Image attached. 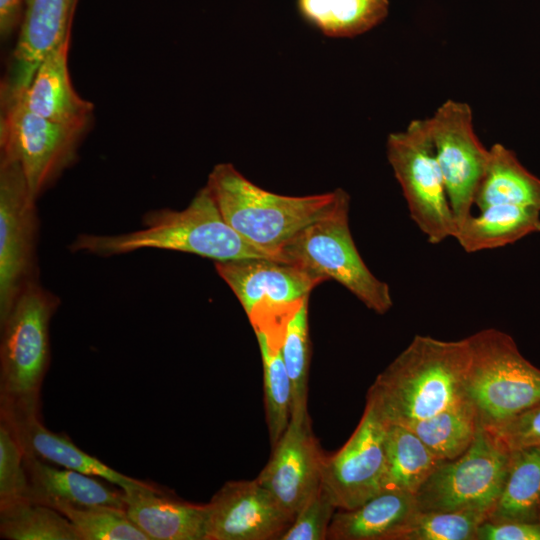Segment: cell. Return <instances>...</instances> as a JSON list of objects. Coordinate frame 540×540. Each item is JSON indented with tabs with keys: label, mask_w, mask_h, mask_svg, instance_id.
Segmentation results:
<instances>
[{
	"label": "cell",
	"mask_w": 540,
	"mask_h": 540,
	"mask_svg": "<svg viewBox=\"0 0 540 540\" xmlns=\"http://www.w3.org/2000/svg\"><path fill=\"white\" fill-rule=\"evenodd\" d=\"M52 508L72 523L80 540H150L124 508L65 503H57Z\"/></svg>",
	"instance_id": "obj_30"
},
{
	"label": "cell",
	"mask_w": 540,
	"mask_h": 540,
	"mask_svg": "<svg viewBox=\"0 0 540 540\" xmlns=\"http://www.w3.org/2000/svg\"><path fill=\"white\" fill-rule=\"evenodd\" d=\"M60 303L56 294L34 282L0 324V415L40 414L50 363L49 326Z\"/></svg>",
	"instance_id": "obj_4"
},
{
	"label": "cell",
	"mask_w": 540,
	"mask_h": 540,
	"mask_svg": "<svg viewBox=\"0 0 540 540\" xmlns=\"http://www.w3.org/2000/svg\"><path fill=\"white\" fill-rule=\"evenodd\" d=\"M474 205L479 211L496 205L540 210V178L525 168L512 150L496 143L489 148L487 167Z\"/></svg>",
	"instance_id": "obj_23"
},
{
	"label": "cell",
	"mask_w": 540,
	"mask_h": 540,
	"mask_svg": "<svg viewBox=\"0 0 540 540\" xmlns=\"http://www.w3.org/2000/svg\"><path fill=\"white\" fill-rule=\"evenodd\" d=\"M417 512L413 494L383 491L354 509L335 512L327 539L397 540Z\"/></svg>",
	"instance_id": "obj_20"
},
{
	"label": "cell",
	"mask_w": 540,
	"mask_h": 540,
	"mask_svg": "<svg viewBox=\"0 0 540 540\" xmlns=\"http://www.w3.org/2000/svg\"><path fill=\"white\" fill-rule=\"evenodd\" d=\"M336 509L331 497L321 485L298 511L279 540H326Z\"/></svg>",
	"instance_id": "obj_34"
},
{
	"label": "cell",
	"mask_w": 540,
	"mask_h": 540,
	"mask_svg": "<svg viewBox=\"0 0 540 540\" xmlns=\"http://www.w3.org/2000/svg\"><path fill=\"white\" fill-rule=\"evenodd\" d=\"M487 514L476 511H418L397 540H476Z\"/></svg>",
	"instance_id": "obj_32"
},
{
	"label": "cell",
	"mask_w": 540,
	"mask_h": 540,
	"mask_svg": "<svg viewBox=\"0 0 540 540\" xmlns=\"http://www.w3.org/2000/svg\"><path fill=\"white\" fill-rule=\"evenodd\" d=\"M219 276L243 306L255 333L281 347L289 320L325 279L295 263L275 258L214 262Z\"/></svg>",
	"instance_id": "obj_6"
},
{
	"label": "cell",
	"mask_w": 540,
	"mask_h": 540,
	"mask_svg": "<svg viewBox=\"0 0 540 540\" xmlns=\"http://www.w3.org/2000/svg\"><path fill=\"white\" fill-rule=\"evenodd\" d=\"M435 156L458 226L472 214L489 149L478 139L467 103L447 100L427 119ZM457 228V227H456Z\"/></svg>",
	"instance_id": "obj_12"
},
{
	"label": "cell",
	"mask_w": 540,
	"mask_h": 540,
	"mask_svg": "<svg viewBox=\"0 0 540 540\" xmlns=\"http://www.w3.org/2000/svg\"><path fill=\"white\" fill-rule=\"evenodd\" d=\"M206 185L227 223L279 260L285 243L350 199L340 188L302 197L275 194L250 182L230 163L216 165Z\"/></svg>",
	"instance_id": "obj_3"
},
{
	"label": "cell",
	"mask_w": 540,
	"mask_h": 540,
	"mask_svg": "<svg viewBox=\"0 0 540 540\" xmlns=\"http://www.w3.org/2000/svg\"><path fill=\"white\" fill-rule=\"evenodd\" d=\"M436 455L453 460L474 441L480 425L477 411L469 399L408 425Z\"/></svg>",
	"instance_id": "obj_27"
},
{
	"label": "cell",
	"mask_w": 540,
	"mask_h": 540,
	"mask_svg": "<svg viewBox=\"0 0 540 540\" xmlns=\"http://www.w3.org/2000/svg\"><path fill=\"white\" fill-rule=\"evenodd\" d=\"M487 429L496 434L510 450L540 445V403Z\"/></svg>",
	"instance_id": "obj_35"
},
{
	"label": "cell",
	"mask_w": 540,
	"mask_h": 540,
	"mask_svg": "<svg viewBox=\"0 0 540 540\" xmlns=\"http://www.w3.org/2000/svg\"><path fill=\"white\" fill-rule=\"evenodd\" d=\"M470 365L467 339L446 341L415 335L376 377L370 403L387 424L408 425L467 398Z\"/></svg>",
	"instance_id": "obj_1"
},
{
	"label": "cell",
	"mask_w": 540,
	"mask_h": 540,
	"mask_svg": "<svg viewBox=\"0 0 540 540\" xmlns=\"http://www.w3.org/2000/svg\"><path fill=\"white\" fill-rule=\"evenodd\" d=\"M510 449L480 426L469 448L445 460L414 494L418 511H476L493 508L506 477Z\"/></svg>",
	"instance_id": "obj_8"
},
{
	"label": "cell",
	"mask_w": 540,
	"mask_h": 540,
	"mask_svg": "<svg viewBox=\"0 0 540 540\" xmlns=\"http://www.w3.org/2000/svg\"><path fill=\"white\" fill-rule=\"evenodd\" d=\"M444 461L408 427L386 425L384 491L414 495Z\"/></svg>",
	"instance_id": "obj_25"
},
{
	"label": "cell",
	"mask_w": 540,
	"mask_h": 540,
	"mask_svg": "<svg viewBox=\"0 0 540 540\" xmlns=\"http://www.w3.org/2000/svg\"><path fill=\"white\" fill-rule=\"evenodd\" d=\"M75 0H25L20 32L1 84V99L21 94L43 59L70 36Z\"/></svg>",
	"instance_id": "obj_16"
},
{
	"label": "cell",
	"mask_w": 540,
	"mask_h": 540,
	"mask_svg": "<svg viewBox=\"0 0 540 540\" xmlns=\"http://www.w3.org/2000/svg\"><path fill=\"white\" fill-rule=\"evenodd\" d=\"M537 232L540 210L496 205L468 216L457 226L453 238L466 253H476L505 247Z\"/></svg>",
	"instance_id": "obj_22"
},
{
	"label": "cell",
	"mask_w": 540,
	"mask_h": 540,
	"mask_svg": "<svg viewBox=\"0 0 540 540\" xmlns=\"http://www.w3.org/2000/svg\"><path fill=\"white\" fill-rule=\"evenodd\" d=\"M69 40L70 36L66 37L47 54L30 84L16 97L30 111L48 120L88 130L94 106L72 86L67 60Z\"/></svg>",
	"instance_id": "obj_17"
},
{
	"label": "cell",
	"mask_w": 540,
	"mask_h": 540,
	"mask_svg": "<svg viewBox=\"0 0 540 540\" xmlns=\"http://www.w3.org/2000/svg\"><path fill=\"white\" fill-rule=\"evenodd\" d=\"M255 334L262 357L265 415L272 448L283 435L291 418L292 387L281 347H273L263 334Z\"/></svg>",
	"instance_id": "obj_29"
},
{
	"label": "cell",
	"mask_w": 540,
	"mask_h": 540,
	"mask_svg": "<svg viewBox=\"0 0 540 540\" xmlns=\"http://www.w3.org/2000/svg\"><path fill=\"white\" fill-rule=\"evenodd\" d=\"M0 536L7 540H80L63 514L31 500L0 507Z\"/></svg>",
	"instance_id": "obj_28"
},
{
	"label": "cell",
	"mask_w": 540,
	"mask_h": 540,
	"mask_svg": "<svg viewBox=\"0 0 540 540\" xmlns=\"http://www.w3.org/2000/svg\"><path fill=\"white\" fill-rule=\"evenodd\" d=\"M16 436L24 455L50 464L102 478L124 491L144 483L126 476L77 447L65 434L55 433L42 423L40 414L3 416Z\"/></svg>",
	"instance_id": "obj_19"
},
{
	"label": "cell",
	"mask_w": 540,
	"mask_h": 540,
	"mask_svg": "<svg viewBox=\"0 0 540 540\" xmlns=\"http://www.w3.org/2000/svg\"><path fill=\"white\" fill-rule=\"evenodd\" d=\"M309 299L289 320L281 344L282 358L292 387L291 415L308 412V376L310 338L308 326Z\"/></svg>",
	"instance_id": "obj_31"
},
{
	"label": "cell",
	"mask_w": 540,
	"mask_h": 540,
	"mask_svg": "<svg viewBox=\"0 0 540 540\" xmlns=\"http://www.w3.org/2000/svg\"><path fill=\"white\" fill-rule=\"evenodd\" d=\"M36 201L20 165L0 159V324L20 294L38 281Z\"/></svg>",
	"instance_id": "obj_11"
},
{
	"label": "cell",
	"mask_w": 540,
	"mask_h": 540,
	"mask_svg": "<svg viewBox=\"0 0 540 540\" xmlns=\"http://www.w3.org/2000/svg\"><path fill=\"white\" fill-rule=\"evenodd\" d=\"M350 199L299 231L279 251L280 260L340 283L368 309L387 313L393 306L389 285L367 267L349 227Z\"/></svg>",
	"instance_id": "obj_7"
},
{
	"label": "cell",
	"mask_w": 540,
	"mask_h": 540,
	"mask_svg": "<svg viewBox=\"0 0 540 540\" xmlns=\"http://www.w3.org/2000/svg\"><path fill=\"white\" fill-rule=\"evenodd\" d=\"M71 253L99 257L141 249L195 254L214 262L244 258H275L241 236L224 219L205 185L182 210L162 208L142 217V228L117 235L78 234L68 245Z\"/></svg>",
	"instance_id": "obj_2"
},
{
	"label": "cell",
	"mask_w": 540,
	"mask_h": 540,
	"mask_svg": "<svg viewBox=\"0 0 540 540\" xmlns=\"http://www.w3.org/2000/svg\"><path fill=\"white\" fill-rule=\"evenodd\" d=\"M476 540H540V521L485 520L478 527Z\"/></svg>",
	"instance_id": "obj_36"
},
{
	"label": "cell",
	"mask_w": 540,
	"mask_h": 540,
	"mask_svg": "<svg viewBox=\"0 0 540 540\" xmlns=\"http://www.w3.org/2000/svg\"><path fill=\"white\" fill-rule=\"evenodd\" d=\"M206 505L205 540H279L293 522L257 478L227 481Z\"/></svg>",
	"instance_id": "obj_15"
},
{
	"label": "cell",
	"mask_w": 540,
	"mask_h": 540,
	"mask_svg": "<svg viewBox=\"0 0 540 540\" xmlns=\"http://www.w3.org/2000/svg\"><path fill=\"white\" fill-rule=\"evenodd\" d=\"M29 499L49 507L70 505H109L126 509L123 489H115L97 477L71 469H58L33 456L24 455Z\"/></svg>",
	"instance_id": "obj_21"
},
{
	"label": "cell",
	"mask_w": 540,
	"mask_h": 540,
	"mask_svg": "<svg viewBox=\"0 0 540 540\" xmlns=\"http://www.w3.org/2000/svg\"><path fill=\"white\" fill-rule=\"evenodd\" d=\"M86 131L33 113L19 97L1 100L0 159L20 165L35 199L75 162Z\"/></svg>",
	"instance_id": "obj_10"
},
{
	"label": "cell",
	"mask_w": 540,
	"mask_h": 540,
	"mask_svg": "<svg viewBox=\"0 0 540 540\" xmlns=\"http://www.w3.org/2000/svg\"><path fill=\"white\" fill-rule=\"evenodd\" d=\"M324 458L309 412L291 415L257 480L294 519L322 485Z\"/></svg>",
	"instance_id": "obj_14"
},
{
	"label": "cell",
	"mask_w": 540,
	"mask_h": 540,
	"mask_svg": "<svg viewBox=\"0 0 540 540\" xmlns=\"http://www.w3.org/2000/svg\"><path fill=\"white\" fill-rule=\"evenodd\" d=\"M387 158L409 215L431 244L453 238L456 220L430 137L427 119L388 136Z\"/></svg>",
	"instance_id": "obj_9"
},
{
	"label": "cell",
	"mask_w": 540,
	"mask_h": 540,
	"mask_svg": "<svg viewBox=\"0 0 540 540\" xmlns=\"http://www.w3.org/2000/svg\"><path fill=\"white\" fill-rule=\"evenodd\" d=\"M466 339V393L481 426H497L540 403V369L521 354L509 334L486 328Z\"/></svg>",
	"instance_id": "obj_5"
},
{
	"label": "cell",
	"mask_w": 540,
	"mask_h": 540,
	"mask_svg": "<svg viewBox=\"0 0 540 540\" xmlns=\"http://www.w3.org/2000/svg\"><path fill=\"white\" fill-rule=\"evenodd\" d=\"M25 0H0V34L7 38L17 27L23 15Z\"/></svg>",
	"instance_id": "obj_37"
},
{
	"label": "cell",
	"mask_w": 540,
	"mask_h": 540,
	"mask_svg": "<svg viewBox=\"0 0 540 540\" xmlns=\"http://www.w3.org/2000/svg\"><path fill=\"white\" fill-rule=\"evenodd\" d=\"M486 520L540 521V445L511 449L502 490Z\"/></svg>",
	"instance_id": "obj_24"
},
{
	"label": "cell",
	"mask_w": 540,
	"mask_h": 540,
	"mask_svg": "<svg viewBox=\"0 0 540 540\" xmlns=\"http://www.w3.org/2000/svg\"><path fill=\"white\" fill-rule=\"evenodd\" d=\"M386 425L366 402L348 441L333 455L325 456L322 487L337 509H354L384 491Z\"/></svg>",
	"instance_id": "obj_13"
},
{
	"label": "cell",
	"mask_w": 540,
	"mask_h": 540,
	"mask_svg": "<svg viewBox=\"0 0 540 540\" xmlns=\"http://www.w3.org/2000/svg\"><path fill=\"white\" fill-rule=\"evenodd\" d=\"M305 20L328 37H354L381 23L389 0H298Z\"/></svg>",
	"instance_id": "obj_26"
},
{
	"label": "cell",
	"mask_w": 540,
	"mask_h": 540,
	"mask_svg": "<svg viewBox=\"0 0 540 540\" xmlns=\"http://www.w3.org/2000/svg\"><path fill=\"white\" fill-rule=\"evenodd\" d=\"M29 499L23 450L10 426L0 419V507Z\"/></svg>",
	"instance_id": "obj_33"
},
{
	"label": "cell",
	"mask_w": 540,
	"mask_h": 540,
	"mask_svg": "<svg viewBox=\"0 0 540 540\" xmlns=\"http://www.w3.org/2000/svg\"><path fill=\"white\" fill-rule=\"evenodd\" d=\"M75 3H77V0H75Z\"/></svg>",
	"instance_id": "obj_38"
},
{
	"label": "cell",
	"mask_w": 540,
	"mask_h": 540,
	"mask_svg": "<svg viewBox=\"0 0 540 540\" xmlns=\"http://www.w3.org/2000/svg\"><path fill=\"white\" fill-rule=\"evenodd\" d=\"M124 492L129 518L150 540H205L206 504L183 501L147 482Z\"/></svg>",
	"instance_id": "obj_18"
}]
</instances>
